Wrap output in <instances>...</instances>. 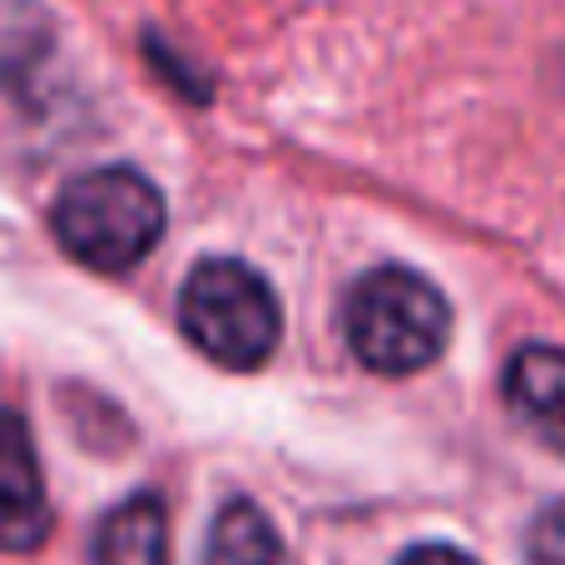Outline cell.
Masks as SVG:
<instances>
[{
    "label": "cell",
    "instance_id": "cell-1",
    "mask_svg": "<svg viewBox=\"0 0 565 565\" xmlns=\"http://www.w3.org/2000/svg\"><path fill=\"white\" fill-rule=\"evenodd\" d=\"M342 338L362 367L382 377H412L447 352L451 308L431 278L402 264L362 274L342 298Z\"/></svg>",
    "mask_w": 565,
    "mask_h": 565
},
{
    "label": "cell",
    "instance_id": "cell-2",
    "mask_svg": "<svg viewBox=\"0 0 565 565\" xmlns=\"http://www.w3.org/2000/svg\"><path fill=\"white\" fill-rule=\"evenodd\" d=\"M50 228L85 268L125 274L164 238V194L139 169H89L60 189L50 204Z\"/></svg>",
    "mask_w": 565,
    "mask_h": 565
},
{
    "label": "cell",
    "instance_id": "cell-3",
    "mask_svg": "<svg viewBox=\"0 0 565 565\" xmlns=\"http://www.w3.org/2000/svg\"><path fill=\"white\" fill-rule=\"evenodd\" d=\"M179 328L209 362L228 372H258L278 352L282 308L274 282L244 258H204L179 292Z\"/></svg>",
    "mask_w": 565,
    "mask_h": 565
},
{
    "label": "cell",
    "instance_id": "cell-4",
    "mask_svg": "<svg viewBox=\"0 0 565 565\" xmlns=\"http://www.w3.org/2000/svg\"><path fill=\"white\" fill-rule=\"evenodd\" d=\"M50 526L55 516H50L30 427L15 407H0V551L25 556V551L45 546Z\"/></svg>",
    "mask_w": 565,
    "mask_h": 565
},
{
    "label": "cell",
    "instance_id": "cell-5",
    "mask_svg": "<svg viewBox=\"0 0 565 565\" xmlns=\"http://www.w3.org/2000/svg\"><path fill=\"white\" fill-rule=\"evenodd\" d=\"M507 407L526 431H536L546 447L565 451V352L531 342L507 362Z\"/></svg>",
    "mask_w": 565,
    "mask_h": 565
},
{
    "label": "cell",
    "instance_id": "cell-6",
    "mask_svg": "<svg viewBox=\"0 0 565 565\" xmlns=\"http://www.w3.org/2000/svg\"><path fill=\"white\" fill-rule=\"evenodd\" d=\"M95 565H169V516L154 491H135L99 521Z\"/></svg>",
    "mask_w": 565,
    "mask_h": 565
},
{
    "label": "cell",
    "instance_id": "cell-7",
    "mask_svg": "<svg viewBox=\"0 0 565 565\" xmlns=\"http://www.w3.org/2000/svg\"><path fill=\"white\" fill-rule=\"evenodd\" d=\"M204 565H288V551H282V536L268 521V511L234 497L218 507L214 526H209Z\"/></svg>",
    "mask_w": 565,
    "mask_h": 565
},
{
    "label": "cell",
    "instance_id": "cell-8",
    "mask_svg": "<svg viewBox=\"0 0 565 565\" xmlns=\"http://www.w3.org/2000/svg\"><path fill=\"white\" fill-rule=\"evenodd\" d=\"M55 45V20L40 0H0V89H20Z\"/></svg>",
    "mask_w": 565,
    "mask_h": 565
},
{
    "label": "cell",
    "instance_id": "cell-9",
    "mask_svg": "<svg viewBox=\"0 0 565 565\" xmlns=\"http://www.w3.org/2000/svg\"><path fill=\"white\" fill-rule=\"evenodd\" d=\"M526 561L531 565H565V497L546 501L526 531Z\"/></svg>",
    "mask_w": 565,
    "mask_h": 565
},
{
    "label": "cell",
    "instance_id": "cell-10",
    "mask_svg": "<svg viewBox=\"0 0 565 565\" xmlns=\"http://www.w3.org/2000/svg\"><path fill=\"white\" fill-rule=\"evenodd\" d=\"M397 565H481V561H471L467 551H457V546H441V541H427V546L402 551Z\"/></svg>",
    "mask_w": 565,
    "mask_h": 565
}]
</instances>
